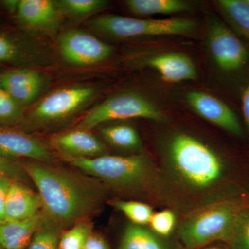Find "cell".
Here are the masks:
<instances>
[{"label": "cell", "mask_w": 249, "mask_h": 249, "mask_svg": "<svg viewBox=\"0 0 249 249\" xmlns=\"http://www.w3.org/2000/svg\"><path fill=\"white\" fill-rule=\"evenodd\" d=\"M111 204L116 209L121 211L132 224L136 225L144 226L149 224L153 210L150 205L137 201H124L115 199L111 201Z\"/></svg>", "instance_id": "obj_23"}, {"label": "cell", "mask_w": 249, "mask_h": 249, "mask_svg": "<svg viewBox=\"0 0 249 249\" xmlns=\"http://www.w3.org/2000/svg\"><path fill=\"white\" fill-rule=\"evenodd\" d=\"M17 14L26 27L47 33L56 30L63 15L56 1L51 0H20Z\"/></svg>", "instance_id": "obj_12"}, {"label": "cell", "mask_w": 249, "mask_h": 249, "mask_svg": "<svg viewBox=\"0 0 249 249\" xmlns=\"http://www.w3.org/2000/svg\"><path fill=\"white\" fill-rule=\"evenodd\" d=\"M62 58L70 65L88 67L107 60L113 47L89 33L78 29L65 31L58 40Z\"/></svg>", "instance_id": "obj_9"}, {"label": "cell", "mask_w": 249, "mask_h": 249, "mask_svg": "<svg viewBox=\"0 0 249 249\" xmlns=\"http://www.w3.org/2000/svg\"><path fill=\"white\" fill-rule=\"evenodd\" d=\"M146 65L156 70L167 83H178L196 80V67L191 59L182 53H169L152 57Z\"/></svg>", "instance_id": "obj_14"}, {"label": "cell", "mask_w": 249, "mask_h": 249, "mask_svg": "<svg viewBox=\"0 0 249 249\" xmlns=\"http://www.w3.org/2000/svg\"><path fill=\"white\" fill-rule=\"evenodd\" d=\"M42 206L39 195L25 185L13 181L6 198V222L29 219L37 214Z\"/></svg>", "instance_id": "obj_16"}, {"label": "cell", "mask_w": 249, "mask_h": 249, "mask_svg": "<svg viewBox=\"0 0 249 249\" xmlns=\"http://www.w3.org/2000/svg\"><path fill=\"white\" fill-rule=\"evenodd\" d=\"M83 249H108V247L102 237L91 233Z\"/></svg>", "instance_id": "obj_32"}, {"label": "cell", "mask_w": 249, "mask_h": 249, "mask_svg": "<svg viewBox=\"0 0 249 249\" xmlns=\"http://www.w3.org/2000/svg\"><path fill=\"white\" fill-rule=\"evenodd\" d=\"M0 249H3L2 248H1V247H0Z\"/></svg>", "instance_id": "obj_37"}, {"label": "cell", "mask_w": 249, "mask_h": 249, "mask_svg": "<svg viewBox=\"0 0 249 249\" xmlns=\"http://www.w3.org/2000/svg\"><path fill=\"white\" fill-rule=\"evenodd\" d=\"M24 56L22 49L14 41L0 34V62H16Z\"/></svg>", "instance_id": "obj_29"}, {"label": "cell", "mask_w": 249, "mask_h": 249, "mask_svg": "<svg viewBox=\"0 0 249 249\" xmlns=\"http://www.w3.org/2000/svg\"><path fill=\"white\" fill-rule=\"evenodd\" d=\"M44 86V78L38 71L16 69L0 75V87L22 107L34 102Z\"/></svg>", "instance_id": "obj_13"}, {"label": "cell", "mask_w": 249, "mask_h": 249, "mask_svg": "<svg viewBox=\"0 0 249 249\" xmlns=\"http://www.w3.org/2000/svg\"><path fill=\"white\" fill-rule=\"evenodd\" d=\"M19 1L18 0H7L3 1L2 4L8 11L11 12H17Z\"/></svg>", "instance_id": "obj_34"}, {"label": "cell", "mask_w": 249, "mask_h": 249, "mask_svg": "<svg viewBox=\"0 0 249 249\" xmlns=\"http://www.w3.org/2000/svg\"><path fill=\"white\" fill-rule=\"evenodd\" d=\"M12 180L6 178H0V224L6 222V202L8 191Z\"/></svg>", "instance_id": "obj_31"}, {"label": "cell", "mask_w": 249, "mask_h": 249, "mask_svg": "<svg viewBox=\"0 0 249 249\" xmlns=\"http://www.w3.org/2000/svg\"><path fill=\"white\" fill-rule=\"evenodd\" d=\"M134 118L160 121L163 115L143 96L135 93H123L111 96L91 109L80 121L78 128L89 130L107 121Z\"/></svg>", "instance_id": "obj_6"}, {"label": "cell", "mask_w": 249, "mask_h": 249, "mask_svg": "<svg viewBox=\"0 0 249 249\" xmlns=\"http://www.w3.org/2000/svg\"><path fill=\"white\" fill-rule=\"evenodd\" d=\"M23 168L37 187L49 217L59 225L81 222L97 211L104 199V188L76 174L37 161L28 162Z\"/></svg>", "instance_id": "obj_2"}, {"label": "cell", "mask_w": 249, "mask_h": 249, "mask_svg": "<svg viewBox=\"0 0 249 249\" xmlns=\"http://www.w3.org/2000/svg\"><path fill=\"white\" fill-rule=\"evenodd\" d=\"M249 203V196L229 199L184 218L178 229L184 248L196 249L214 241L228 243L237 218Z\"/></svg>", "instance_id": "obj_4"}, {"label": "cell", "mask_w": 249, "mask_h": 249, "mask_svg": "<svg viewBox=\"0 0 249 249\" xmlns=\"http://www.w3.org/2000/svg\"><path fill=\"white\" fill-rule=\"evenodd\" d=\"M56 2L62 14L75 19L88 17L109 4L106 0H59Z\"/></svg>", "instance_id": "obj_22"}, {"label": "cell", "mask_w": 249, "mask_h": 249, "mask_svg": "<svg viewBox=\"0 0 249 249\" xmlns=\"http://www.w3.org/2000/svg\"><path fill=\"white\" fill-rule=\"evenodd\" d=\"M0 157L14 160L32 159L44 163H53L55 157L42 142L18 131L0 128Z\"/></svg>", "instance_id": "obj_11"}, {"label": "cell", "mask_w": 249, "mask_h": 249, "mask_svg": "<svg viewBox=\"0 0 249 249\" xmlns=\"http://www.w3.org/2000/svg\"><path fill=\"white\" fill-rule=\"evenodd\" d=\"M244 1H245L246 4L248 5V6H249V0H244Z\"/></svg>", "instance_id": "obj_35"}, {"label": "cell", "mask_w": 249, "mask_h": 249, "mask_svg": "<svg viewBox=\"0 0 249 249\" xmlns=\"http://www.w3.org/2000/svg\"><path fill=\"white\" fill-rule=\"evenodd\" d=\"M54 142L70 157L91 158L105 155L107 151L105 144L85 129H78L60 134Z\"/></svg>", "instance_id": "obj_15"}, {"label": "cell", "mask_w": 249, "mask_h": 249, "mask_svg": "<svg viewBox=\"0 0 249 249\" xmlns=\"http://www.w3.org/2000/svg\"><path fill=\"white\" fill-rule=\"evenodd\" d=\"M177 214L171 209L154 213L149 225L154 232L160 236H168L176 227Z\"/></svg>", "instance_id": "obj_27"}, {"label": "cell", "mask_w": 249, "mask_h": 249, "mask_svg": "<svg viewBox=\"0 0 249 249\" xmlns=\"http://www.w3.org/2000/svg\"><path fill=\"white\" fill-rule=\"evenodd\" d=\"M24 171L23 165L16 160L0 157V178H6L15 181V179L22 177Z\"/></svg>", "instance_id": "obj_30"}, {"label": "cell", "mask_w": 249, "mask_h": 249, "mask_svg": "<svg viewBox=\"0 0 249 249\" xmlns=\"http://www.w3.org/2000/svg\"><path fill=\"white\" fill-rule=\"evenodd\" d=\"M88 25L98 33L116 38L189 35L196 27L194 21L183 18L143 19L111 14L93 18L88 22Z\"/></svg>", "instance_id": "obj_5"}, {"label": "cell", "mask_w": 249, "mask_h": 249, "mask_svg": "<svg viewBox=\"0 0 249 249\" xmlns=\"http://www.w3.org/2000/svg\"><path fill=\"white\" fill-rule=\"evenodd\" d=\"M242 111L249 138V83L244 89L242 96Z\"/></svg>", "instance_id": "obj_33"}, {"label": "cell", "mask_w": 249, "mask_h": 249, "mask_svg": "<svg viewBox=\"0 0 249 249\" xmlns=\"http://www.w3.org/2000/svg\"><path fill=\"white\" fill-rule=\"evenodd\" d=\"M91 234V226L88 222L77 223L62 234L58 249H83Z\"/></svg>", "instance_id": "obj_24"}, {"label": "cell", "mask_w": 249, "mask_h": 249, "mask_svg": "<svg viewBox=\"0 0 249 249\" xmlns=\"http://www.w3.org/2000/svg\"><path fill=\"white\" fill-rule=\"evenodd\" d=\"M186 99L193 110L211 124L236 137L243 136L237 115L219 98L202 91H192L186 93Z\"/></svg>", "instance_id": "obj_10"}, {"label": "cell", "mask_w": 249, "mask_h": 249, "mask_svg": "<svg viewBox=\"0 0 249 249\" xmlns=\"http://www.w3.org/2000/svg\"><path fill=\"white\" fill-rule=\"evenodd\" d=\"M218 4L236 30L249 40V6L245 1L220 0Z\"/></svg>", "instance_id": "obj_21"}, {"label": "cell", "mask_w": 249, "mask_h": 249, "mask_svg": "<svg viewBox=\"0 0 249 249\" xmlns=\"http://www.w3.org/2000/svg\"><path fill=\"white\" fill-rule=\"evenodd\" d=\"M155 163L159 204L183 219L218 203L249 196L243 170L194 134L182 131L170 134Z\"/></svg>", "instance_id": "obj_1"}, {"label": "cell", "mask_w": 249, "mask_h": 249, "mask_svg": "<svg viewBox=\"0 0 249 249\" xmlns=\"http://www.w3.org/2000/svg\"><path fill=\"white\" fill-rule=\"evenodd\" d=\"M42 225V218L36 214L29 219L7 221L0 224V247L3 249H26Z\"/></svg>", "instance_id": "obj_17"}, {"label": "cell", "mask_w": 249, "mask_h": 249, "mask_svg": "<svg viewBox=\"0 0 249 249\" xmlns=\"http://www.w3.org/2000/svg\"><path fill=\"white\" fill-rule=\"evenodd\" d=\"M207 43L213 58L222 71H240L248 63V49L240 39L219 19L211 20Z\"/></svg>", "instance_id": "obj_8"}, {"label": "cell", "mask_w": 249, "mask_h": 249, "mask_svg": "<svg viewBox=\"0 0 249 249\" xmlns=\"http://www.w3.org/2000/svg\"><path fill=\"white\" fill-rule=\"evenodd\" d=\"M218 249L214 248V247H212V248H208V249Z\"/></svg>", "instance_id": "obj_36"}, {"label": "cell", "mask_w": 249, "mask_h": 249, "mask_svg": "<svg viewBox=\"0 0 249 249\" xmlns=\"http://www.w3.org/2000/svg\"><path fill=\"white\" fill-rule=\"evenodd\" d=\"M22 106L0 87V124H14L22 119Z\"/></svg>", "instance_id": "obj_26"}, {"label": "cell", "mask_w": 249, "mask_h": 249, "mask_svg": "<svg viewBox=\"0 0 249 249\" xmlns=\"http://www.w3.org/2000/svg\"><path fill=\"white\" fill-rule=\"evenodd\" d=\"M103 138L114 146L124 150H139L142 140L134 127L127 124L109 126L101 130Z\"/></svg>", "instance_id": "obj_20"}, {"label": "cell", "mask_w": 249, "mask_h": 249, "mask_svg": "<svg viewBox=\"0 0 249 249\" xmlns=\"http://www.w3.org/2000/svg\"><path fill=\"white\" fill-rule=\"evenodd\" d=\"M120 249H166L153 232L143 226H127L121 240Z\"/></svg>", "instance_id": "obj_19"}, {"label": "cell", "mask_w": 249, "mask_h": 249, "mask_svg": "<svg viewBox=\"0 0 249 249\" xmlns=\"http://www.w3.org/2000/svg\"><path fill=\"white\" fill-rule=\"evenodd\" d=\"M69 163L102 180L123 194L142 196L158 203L159 174L157 165L143 155H102L91 158L68 156Z\"/></svg>", "instance_id": "obj_3"}, {"label": "cell", "mask_w": 249, "mask_h": 249, "mask_svg": "<svg viewBox=\"0 0 249 249\" xmlns=\"http://www.w3.org/2000/svg\"><path fill=\"white\" fill-rule=\"evenodd\" d=\"M96 89L88 85H75L55 90L37 103L31 119L40 124L57 122L70 117L92 99Z\"/></svg>", "instance_id": "obj_7"}, {"label": "cell", "mask_w": 249, "mask_h": 249, "mask_svg": "<svg viewBox=\"0 0 249 249\" xmlns=\"http://www.w3.org/2000/svg\"><path fill=\"white\" fill-rule=\"evenodd\" d=\"M125 4L132 14L140 16L175 14L191 9L189 4L181 0H127Z\"/></svg>", "instance_id": "obj_18"}, {"label": "cell", "mask_w": 249, "mask_h": 249, "mask_svg": "<svg viewBox=\"0 0 249 249\" xmlns=\"http://www.w3.org/2000/svg\"><path fill=\"white\" fill-rule=\"evenodd\" d=\"M58 233L55 229L41 227L27 249H58Z\"/></svg>", "instance_id": "obj_28"}, {"label": "cell", "mask_w": 249, "mask_h": 249, "mask_svg": "<svg viewBox=\"0 0 249 249\" xmlns=\"http://www.w3.org/2000/svg\"><path fill=\"white\" fill-rule=\"evenodd\" d=\"M228 244L229 249H249V203L237 218Z\"/></svg>", "instance_id": "obj_25"}]
</instances>
